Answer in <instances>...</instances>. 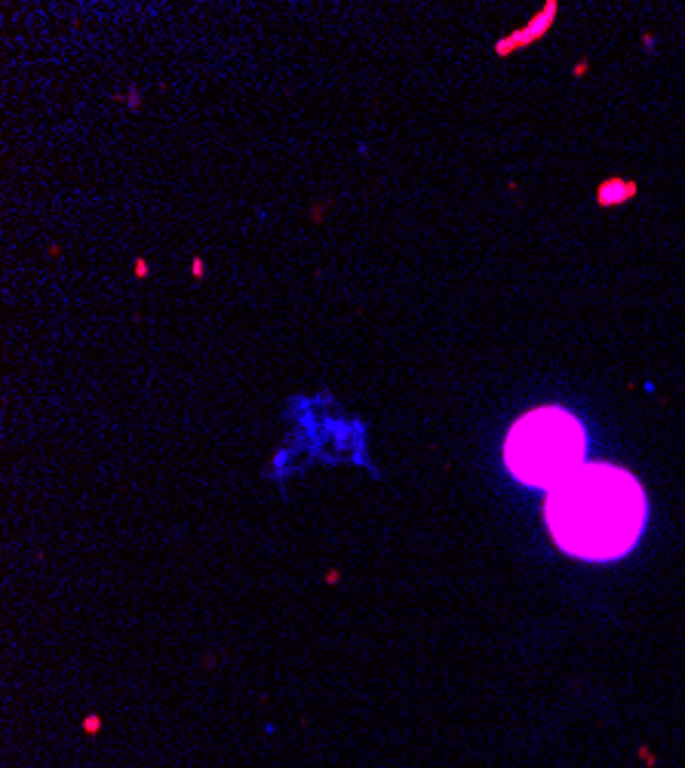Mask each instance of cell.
<instances>
[{
    "instance_id": "cell-1",
    "label": "cell",
    "mask_w": 685,
    "mask_h": 768,
    "mask_svg": "<svg viewBox=\"0 0 685 768\" xmlns=\"http://www.w3.org/2000/svg\"><path fill=\"white\" fill-rule=\"evenodd\" d=\"M547 526L572 557L618 560L646 526V495L621 467L584 464L550 492Z\"/></svg>"
},
{
    "instance_id": "cell-2",
    "label": "cell",
    "mask_w": 685,
    "mask_h": 768,
    "mask_svg": "<svg viewBox=\"0 0 685 768\" xmlns=\"http://www.w3.org/2000/svg\"><path fill=\"white\" fill-rule=\"evenodd\" d=\"M584 452L587 434L581 421L556 406L523 415L507 437V467L513 477L550 492L581 471Z\"/></svg>"
}]
</instances>
